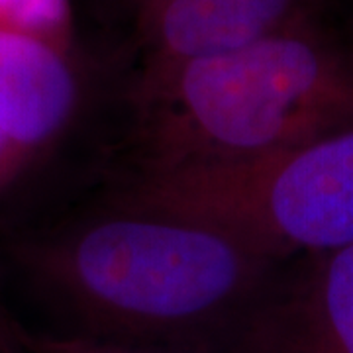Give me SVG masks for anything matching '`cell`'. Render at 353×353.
I'll return each instance as SVG.
<instances>
[{
    "mask_svg": "<svg viewBox=\"0 0 353 353\" xmlns=\"http://www.w3.org/2000/svg\"><path fill=\"white\" fill-rule=\"evenodd\" d=\"M108 201L228 230L277 263L353 243V124L261 159L124 171Z\"/></svg>",
    "mask_w": 353,
    "mask_h": 353,
    "instance_id": "3957f363",
    "label": "cell"
},
{
    "mask_svg": "<svg viewBox=\"0 0 353 353\" xmlns=\"http://www.w3.org/2000/svg\"><path fill=\"white\" fill-rule=\"evenodd\" d=\"M81 83L67 51L0 28V130L34 157L67 132Z\"/></svg>",
    "mask_w": 353,
    "mask_h": 353,
    "instance_id": "5b68a950",
    "label": "cell"
},
{
    "mask_svg": "<svg viewBox=\"0 0 353 353\" xmlns=\"http://www.w3.org/2000/svg\"><path fill=\"white\" fill-rule=\"evenodd\" d=\"M0 28L65 50L71 32L69 0H0Z\"/></svg>",
    "mask_w": 353,
    "mask_h": 353,
    "instance_id": "52a82bcc",
    "label": "cell"
},
{
    "mask_svg": "<svg viewBox=\"0 0 353 353\" xmlns=\"http://www.w3.org/2000/svg\"><path fill=\"white\" fill-rule=\"evenodd\" d=\"M18 336L24 343L28 353H165L157 350H145V347H134V345H122V343H110V341L92 340L77 334H39V332H28L18 326Z\"/></svg>",
    "mask_w": 353,
    "mask_h": 353,
    "instance_id": "ba28073f",
    "label": "cell"
},
{
    "mask_svg": "<svg viewBox=\"0 0 353 353\" xmlns=\"http://www.w3.org/2000/svg\"><path fill=\"white\" fill-rule=\"evenodd\" d=\"M34 155L26 152L22 145H18L12 138H8L0 130V192L8 189L18 176L26 171V167L32 163Z\"/></svg>",
    "mask_w": 353,
    "mask_h": 353,
    "instance_id": "9c48e42d",
    "label": "cell"
},
{
    "mask_svg": "<svg viewBox=\"0 0 353 353\" xmlns=\"http://www.w3.org/2000/svg\"><path fill=\"white\" fill-rule=\"evenodd\" d=\"M0 353H26V347L20 336L18 326L6 318V314L0 308Z\"/></svg>",
    "mask_w": 353,
    "mask_h": 353,
    "instance_id": "30bf717a",
    "label": "cell"
},
{
    "mask_svg": "<svg viewBox=\"0 0 353 353\" xmlns=\"http://www.w3.org/2000/svg\"><path fill=\"white\" fill-rule=\"evenodd\" d=\"M218 353H353V243L279 265Z\"/></svg>",
    "mask_w": 353,
    "mask_h": 353,
    "instance_id": "277c9868",
    "label": "cell"
},
{
    "mask_svg": "<svg viewBox=\"0 0 353 353\" xmlns=\"http://www.w3.org/2000/svg\"><path fill=\"white\" fill-rule=\"evenodd\" d=\"M24 263L69 334L165 353L220 352L281 265L206 220L110 201Z\"/></svg>",
    "mask_w": 353,
    "mask_h": 353,
    "instance_id": "6da1fadb",
    "label": "cell"
},
{
    "mask_svg": "<svg viewBox=\"0 0 353 353\" xmlns=\"http://www.w3.org/2000/svg\"><path fill=\"white\" fill-rule=\"evenodd\" d=\"M126 171L261 159L353 124V61L303 24L145 77Z\"/></svg>",
    "mask_w": 353,
    "mask_h": 353,
    "instance_id": "7a4b0ae2",
    "label": "cell"
},
{
    "mask_svg": "<svg viewBox=\"0 0 353 353\" xmlns=\"http://www.w3.org/2000/svg\"><path fill=\"white\" fill-rule=\"evenodd\" d=\"M301 8L303 0H159L153 14L159 57L150 75L303 24Z\"/></svg>",
    "mask_w": 353,
    "mask_h": 353,
    "instance_id": "8992f818",
    "label": "cell"
}]
</instances>
